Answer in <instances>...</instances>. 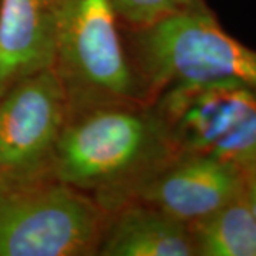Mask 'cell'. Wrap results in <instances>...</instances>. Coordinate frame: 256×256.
I'll return each instance as SVG.
<instances>
[{"label":"cell","instance_id":"obj_1","mask_svg":"<svg viewBox=\"0 0 256 256\" xmlns=\"http://www.w3.org/2000/svg\"><path fill=\"white\" fill-rule=\"evenodd\" d=\"M178 154L152 104L112 106L67 120L50 171L110 214Z\"/></svg>","mask_w":256,"mask_h":256},{"label":"cell","instance_id":"obj_2","mask_svg":"<svg viewBox=\"0 0 256 256\" xmlns=\"http://www.w3.org/2000/svg\"><path fill=\"white\" fill-rule=\"evenodd\" d=\"M122 33L151 102L176 84L239 82L256 87V50L230 36L206 2Z\"/></svg>","mask_w":256,"mask_h":256},{"label":"cell","instance_id":"obj_3","mask_svg":"<svg viewBox=\"0 0 256 256\" xmlns=\"http://www.w3.org/2000/svg\"><path fill=\"white\" fill-rule=\"evenodd\" d=\"M53 68L68 118L102 107L151 104L110 0H58Z\"/></svg>","mask_w":256,"mask_h":256},{"label":"cell","instance_id":"obj_4","mask_svg":"<svg viewBox=\"0 0 256 256\" xmlns=\"http://www.w3.org/2000/svg\"><path fill=\"white\" fill-rule=\"evenodd\" d=\"M107 220L52 171L0 174V256H97Z\"/></svg>","mask_w":256,"mask_h":256},{"label":"cell","instance_id":"obj_5","mask_svg":"<svg viewBox=\"0 0 256 256\" xmlns=\"http://www.w3.org/2000/svg\"><path fill=\"white\" fill-rule=\"evenodd\" d=\"M180 152L256 170V87L239 82L176 84L151 102Z\"/></svg>","mask_w":256,"mask_h":256},{"label":"cell","instance_id":"obj_6","mask_svg":"<svg viewBox=\"0 0 256 256\" xmlns=\"http://www.w3.org/2000/svg\"><path fill=\"white\" fill-rule=\"evenodd\" d=\"M67 120V97L53 67L10 86L0 96V174L50 171Z\"/></svg>","mask_w":256,"mask_h":256},{"label":"cell","instance_id":"obj_7","mask_svg":"<svg viewBox=\"0 0 256 256\" xmlns=\"http://www.w3.org/2000/svg\"><path fill=\"white\" fill-rule=\"evenodd\" d=\"M244 186L245 174L235 165L214 156L180 152L128 204L152 205L190 225L238 198Z\"/></svg>","mask_w":256,"mask_h":256},{"label":"cell","instance_id":"obj_8","mask_svg":"<svg viewBox=\"0 0 256 256\" xmlns=\"http://www.w3.org/2000/svg\"><path fill=\"white\" fill-rule=\"evenodd\" d=\"M58 0H0V96L54 64Z\"/></svg>","mask_w":256,"mask_h":256},{"label":"cell","instance_id":"obj_9","mask_svg":"<svg viewBox=\"0 0 256 256\" xmlns=\"http://www.w3.org/2000/svg\"><path fill=\"white\" fill-rule=\"evenodd\" d=\"M97 256H196V250L188 224L131 202L108 214Z\"/></svg>","mask_w":256,"mask_h":256},{"label":"cell","instance_id":"obj_10","mask_svg":"<svg viewBox=\"0 0 256 256\" xmlns=\"http://www.w3.org/2000/svg\"><path fill=\"white\" fill-rule=\"evenodd\" d=\"M190 229L196 256H256V220L245 194Z\"/></svg>","mask_w":256,"mask_h":256},{"label":"cell","instance_id":"obj_11","mask_svg":"<svg viewBox=\"0 0 256 256\" xmlns=\"http://www.w3.org/2000/svg\"><path fill=\"white\" fill-rule=\"evenodd\" d=\"M122 28L138 30L176 10L171 0H110Z\"/></svg>","mask_w":256,"mask_h":256},{"label":"cell","instance_id":"obj_12","mask_svg":"<svg viewBox=\"0 0 256 256\" xmlns=\"http://www.w3.org/2000/svg\"><path fill=\"white\" fill-rule=\"evenodd\" d=\"M244 194L246 198L248 205L252 210L254 216L256 220V170L245 172V186H244Z\"/></svg>","mask_w":256,"mask_h":256},{"label":"cell","instance_id":"obj_13","mask_svg":"<svg viewBox=\"0 0 256 256\" xmlns=\"http://www.w3.org/2000/svg\"><path fill=\"white\" fill-rule=\"evenodd\" d=\"M176 9H185V8H191L195 4H200L205 0H171Z\"/></svg>","mask_w":256,"mask_h":256}]
</instances>
